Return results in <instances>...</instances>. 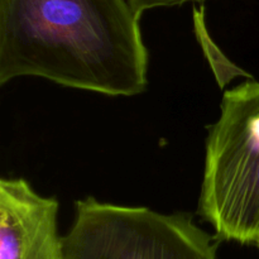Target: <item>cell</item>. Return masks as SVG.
I'll return each mask as SVG.
<instances>
[{
    "label": "cell",
    "instance_id": "cell-1",
    "mask_svg": "<svg viewBox=\"0 0 259 259\" xmlns=\"http://www.w3.org/2000/svg\"><path fill=\"white\" fill-rule=\"evenodd\" d=\"M131 0H0V85L40 77L108 96L148 83V50Z\"/></svg>",
    "mask_w": 259,
    "mask_h": 259
},
{
    "label": "cell",
    "instance_id": "cell-2",
    "mask_svg": "<svg viewBox=\"0 0 259 259\" xmlns=\"http://www.w3.org/2000/svg\"><path fill=\"white\" fill-rule=\"evenodd\" d=\"M205 151L200 215L218 239L258 244L259 81L225 91Z\"/></svg>",
    "mask_w": 259,
    "mask_h": 259
},
{
    "label": "cell",
    "instance_id": "cell-3",
    "mask_svg": "<svg viewBox=\"0 0 259 259\" xmlns=\"http://www.w3.org/2000/svg\"><path fill=\"white\" fill-rule=\"evenodd\" d=\"M66 259H217L215 237L189 214H162L90 196L75 204Z\"/></svg>",
    "mask_w": 259,
    "mask_h": 259
},
{
    "label": "cell",
    "instance_id": "cell-4",
    "mask_svg": "<svg viewBox=\"0 0 259 259\" xmlns=\"http://www.w3.org/2000/svg\"><path fill=\"white\" fill-rule=\"evenodd\" d=\"M58 209L27 180H0V259H66Z\"/></svg>",
    "mask_w": 259,
    "mask_h": 259
},
{
    "label": "cell",
    "instance_id": "cell-5",
    "mask_svg": "<svg viewBox=\"0 0 259 259\" xmlns=\"http://www.w3.org/2000/svg\"><path fill=\"white\" fill-rule=\"evenodd\" d=\"M206 0H131L133 7L139 14H143L146 10L156 9V8L176 7V5L186 4V3H204Z\"/></svg>",
    "mask_w": 259,
    "mask_h": 259
},
{
    "label": "cell",
    "instance_id": "cell-6",
    "mask_svg": "<svg viewBox=\"0 0 259 259\" xmlns=\"http://www.w3.org/2000/svg\"><path fill=\"white\" fill-rule=\"evenodd\" d=\"M257 245H258V247H259V243H258V244H257Z\"/></svg>",
    "mask_w": 259,
    "mask_h": 259
}]
</instances>
